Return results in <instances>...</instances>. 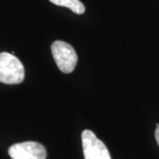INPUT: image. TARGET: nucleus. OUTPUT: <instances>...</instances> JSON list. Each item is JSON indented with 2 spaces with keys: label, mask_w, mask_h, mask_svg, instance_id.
<instances>
[{
  "label": "nucleus",
  "mask_w": 159,
  "mask_h": 159,
  "mask_svg": "<svg viewBox=\"0 0 159 159\" xmlns=\"http://www.w3.org/2000/svg\"><path fill=\"white\" fill-rule=\"evenodd\" d=\"M25 77L24 66L20 60L8 52L0 53V82L13 85L21 83Z\"/></svg>",
  "instance_id": "nucleus-1"
},
{
  "label": "nucleus",
  "mask_w": 159,
  "mask_h": 159,
  "mask_svg": "<svg viewBox=\"0 0 159 159\" xmlns=\"http://www.w3.org/2000/svg\"><path fill=\"white\" fill-rule=\"evenodd\" d=\"M52 56L59 70L65 74L72 73L78 61L77 54L69 43L63 41H55L51 44Z\"/></svg>",
  "instance_id": "nucleus-2"
},
{
  "label": "nucleus",
  "mask_w": 159,
  "mask_h": 159,
  "mask_svg": "<svg viewBox=\"0 0 159 159\" xmlns=\"http://www.w3.org/2000/svg\"><path fill=\"white\" fill-rule=\"evenodd\" d=\"M81 142L85 159H111L105 144L92 131L82 132Z\"/></svg>",
  "instance_id": "nucleus-3"
},
{
  "label": "nucleus",
  "mask_w": 159,
  "mask_h": 159,
  "mask_svg": "<svg viewBox=\"0 0 159 159\" xmlns=\"http://www.w3.org/2000/svg\"><path fill=\"white\" fill-rule=\"evenodd\" d=\"M11 159H46L45 148L36 142L15 143L8 149Z\"/></svg>",
  "instance_id": "nucleus-4"
},
{
  "label": "nucleus",
  "mask_w": 159,
  "mask_h": 159,
  "mask_svg": "<svg viewBox=\"0 0 159 159\" xmlns=\"http://www.w3.org/2000/svg\"><path fill=\"white\" fill-rule=\"evenodd\" d=\"M56 6L69 8L76 14H82L85 11V6L80 0H50Z\"/></svg>",
  "instance_id": "nucleus-5"
},
{
  "label": "nucleus",
  "mask_w": 159,
  "mask_h": 159,
  "mask_svg": "<svg viewBox=\"0 0 159 159\" xmlns=\"http://www.w3.org/2000/svg\"><path fill=\"white\" fill-rule=\"evenodd\" d=\"M155 137H156L157 142V144H158V146H159V125L158 124L157 125V129H156V132H155Z\"/></svg>",
  "instance_id": "nucleus-6"
}]
</instances>
